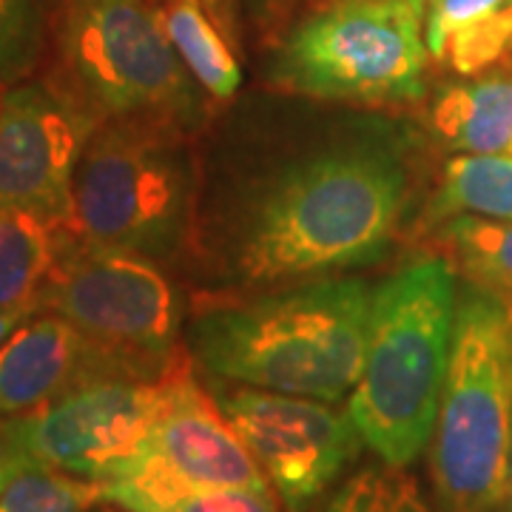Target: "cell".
<instances>
[{
    "mask_svg": "<svg viewBox=\"0 0 512 512\" xmlns=\"http://www.w3.org/2000/svg\"><path fill=\"white\" fill-rule=\"evenodd\" d=\"M103 487L106 501L126 512H282L271 490L197 487L148 473H120Z\"/></svg>",
    "mask_w": 512,
    "mask_h": 512,
    "instance_id": "cell-19",
    "label": "cell"
},
{
    "mask_svg": "<svg viewBox=\"0 0 512 512\" xmlns=\"http://www.w3.org/2000/svg\"><path fill=\"white\" fill-rule=\"evenodd\" d=\"M424 40L430 60L458 77L512 60V0H427Z\"/></svg>",
    "mask_w": 512,
    "mask_h": 512,
    "instance_id": "cell-15",
    "label": "cell"
},
{
    "mask_svg": "<svg viewBox=\"0 0 512 512\" xmlns=\"http://www.w3.org/2000/svg\"><path fill=\"white\" fill-rule=\"evenodd\" d=\"M430 231L467 285L512 302V220L453 217Z\"/></svg>",
    "mask_w": 512,
    "mask_h": 512,
    "instance_id": "cell-20",
    "label": "cell"
},
{
    "mask_svg": "<svg viewBox=\"0 0 512 512\" xmlns=\"http://www.w3.org/2000/svg\"><path fill=\"white\" fill-rule=\"evenodd\" d=\"M373 288L316 279L288 291L214 305L194 319L205 370L259 390L342 402L362 376Z\"/></svg>",
    "mask_w": 512,
    "mask_h": 512,
    "instance_id": "cell-2",
    "label": "cell"
},
{
    "mask_svg": "<svg viewBox=\"0 0 512 512\" xmlns=\"http://www.w3.org/2000/svg\"><path fill=\"white\" fill-rule=\"evenodd\" d=\"M458 274L444 256H424L373 291L362 376L348 416L365 447L410 467L427 450L450 367Z\"/></svg>",
    "mask_w": 512,
    "mask_h": 512,
    "instance_id": "cell-3",
    "label": "cell"
},
{
    "mask_svg": "<svg viewBox=\"0 0 512 512\" xmlns=\"http://www.w3.org/2000/svg\"><path fill=\"white\" fill-rule=\"evenodd\" d=\"M109 370L89 339L60 313L29 316L0 345V416H26Z\"/></svg>",
    "mask_w": 512,
    "mask_h": 512,
    "instance_id": "cell-13",
    "label": "cell"
},
{
    "mask_svg": "<svg viewBox=\"0 0 512 512\" xmlns=\"http://www.w3.org/2000/svg\"><path fill=\"white\" fill-rule=\"evenodd\" d=\"M504 512H512V447H510V467H507V498H504Z\"/></svg>",
    "mask_w": 512,
    "mask_h": 512,
    "instance_id": "cell-28",
    "label": "cell"
},
{
    "mask_svg": "<svg viewBox=\"0 0 512 512\" xmlns=\"http://www.w3.org/2000/svg\"><path fill=\"white\" fill-rule=\"evenodd\" d=\"M157 15L185 69L214 100H231L242 83L239 60L228 35L200 0H157Z\"/></svg>",
    "mask_w": 512,
    "mask_h": 512,
    "instance_id": "cell-18",
    "label": "cell"
},
{
    "mask_svg": "<svg viewBox=\"0 0 512 512\" xmlns=\"http://www.w3.org/2000/svg\"><path fill=\"white\" fill-rule=\"evenodd\" d=\"M100 120L63 86L23 83L0 100V205L60 225L83 148Z\"/></svg>",
    "mask_w": 512,
    "mask_h": 512,
    "instance_id": "cell-11",
    "label": "cell"
},
{
    "mask_svg": "<svg viewBox=\"0 0 512 512\" xmlns=\"http://www.w3.org/2000/svg\"><path fill=\"white\" fill-rule=\"evenodd\" d=\"M32 461L35 458L26 450V444H23L18 419L15 416H9V419L0 416V493Z\"/></svg>",
    "mask_w": 512,
    "mask_h": 512,
    "instance_id": "cell-24",
    "label": "cell"
},
{
    "mask_svg": "<svg viewBox=\"0 0 512 512\" xmlns=\"http://www.w3.org/2000/svg\"><path fill=\"white\" fill-rule=\"evenodd\" d=\"M510 447L512 302L470 285L427 444L439 512H504Z\"/></svg>",
    "mask_w": 512,
    "mask_h": 512,
    "instance_id": "cell-4",
    "label": "cell"
},
{
    "mask_svg": "<svg viewBox=\"0 0 512 512\" xmlns=\"http://www.w3.org/2000/svg\"><path fill=\"white\" fill-rule=\"evenodd\" d=\"M217 402L291 512L328 493L365 447L348 410L322 399L239 384Z\"/></svg>",
    "mask_w": 512,
    "mask_h": 512,
    "instance_id": "cell-9",
    "label": "cell"
},
{
    "mask_svg": "<svg viewBox=\"0 0 512 512\" xmlns=\"http://www.w3.org/2000/svg\"><path fill=\"white\" fill-rule=\"evenodd\" d=\"M407 174L382 146H342L276 174L239 231L245 288L316 282L382 259L402 225Z\"/></svg>",
    "mask_w": 512,
    "mask_h": 512,
    "instance_id": "cell-1",
    "label": "cell"
},
{
    "mask_svg": "<svg viewBox=\"0 0 512 512\" xmlns=\"http://www.w3.org/2000/svg\"><path fill=\"white\" fill-rule=\"evenodd\" d=\"M427 0H313L279 37L276 89L328 103L404 106L427 92Z\"/></svg>",
    "mask_w": 512,
    "mask_h": 512,
    "instance_id": "cell-5",
    "label": "cell"
},
{
    "mask_svg": "<svg viewBox=\"0 0 512 512\" xmlns=\"http://www.w3.org/2000/svg\"><path fill=\"white\" fill-rule=\"evenodd\" d=\"M177 128L103 120L83 148L69 217L57 228L134 254H171L191 214V177Z\"/></svg>",
    "mask_w": 512,
    "mask_h": 512,
    "instance_id": "cell-8",
    "label": "cell"
},
{
    "mask_svg": "<svg viewBox=\"0 0 512 512\" xmlns=\"http://www.w3.org/2000/svg\"><path fill=\"white\" fill-rule=\"evenodd\" d=\"M29 316H32L29 311H3V308H0V345H3V342H6Z\"/></svg>",
    "mask_w": 512,
    "mask_h": 512,
    "instance_id": "cell-27",
    "label": "cell"
},
{
    "mask_svg": "<svg viewBox=\"0 0 512 512\" xmlns=\"http://www.w3.org/2000/svg\"><path fill=\"white\" fill-rule=\"evenodd\" d=\"M299 0H251V9L259 18L262 26H276L279 20H285L293 12Z\"/></svg>",
    "mask_w": 512,
    "mask_h": 512,
    "instance_id": "cell-25",
    "label": "cell"
},
{
    "mask_svg": "<svg viewBox=\"0 0 512 512\" xmlns=\"http://www.w3.org/2000/svg\"><path fill=\"white\" fill-rule=\"evenodd\" d=\"M200 3L205 6V12L217 20V26H220L225 35L231 37L237 32L234 29V0H200Z\"/></svg>",
    "mask_w": 512,
    "mask_h": 512,
    "instance_id": "cell-26",
    "label": "cell"
},
{
    "mask_svg": "<svg viewBox=\"0 0 512 512\" xmlns=\"http://www.w3.org/2000/svg\"><path fill=\"white\" fill-rule=\"evenodd\" d=\"M57 254L55 225L26 208L0 205V308L40 313Z\"/></svg>",
    "mask_w": 512,
    "mask_h": 512,
    "instance_id": "cell-16",
    "label": "cell"
},
{
    "mask_svg": "<svg viewBox=\"0 0 512 512\" xmlns=\"http://www.w3.org/2000/svg\"><path fill=\"white\" fill-rule=\"evenodd\" d=\"M322 512H439L407 467L373 461L333 493Z\"/></svg>",
    "mask_w": 512,
    "mask_h": 512,
    "instance_id": "cell-22",
    "label": "cell"
},
{
    "mask_svg": "<svg viewBox=\"0 0 512 512\" xmlns=\"http://www.w3.org/2000/svg\"><path fill=\"white\" fill-rule=\"evenodd\" d=\"M453 217L512 220V157L450 154L424 220L436 228Z\"/></svg>",
    "mask_w": 512,
    "mask_h": 512,
    "instance_id": "cell-17",
    "label": "cell"
},
{
    "mask_svg": "<svg viewBox=\"0 0 512 512\" xmlns=\"http://www.w3.org/2000/svg\"><path fill=\"white\" fill-rule=\"evenodd\" d=\"M40 29V0H0V80H12L32 66Z\"/></svg>",
    "mask_w": 512,
    "mask_h": 512,
    "instance_id": "cell-23",
    "label": "cell"
},
{
    "mask_svg": "<svg viewBox=\"0 0 512 512\" xmlns=\"http://www.w3.org/2000/svg\"><path fill=\"white\" fill-rule=\"evenodd\" d=\"M120 473H148L197 487L274 493L251 450L222 413L220 402L205 393L185 359L171 370L168 402L151 430V439L143 453L114 476Z\"/></svg>",
    "mask_w": 512,
    "mask_h": 512,
    "instance_id": "cell-12",
    "label": "cell"
},
{
    "mask_svg": "<svg viewBox=\"0 0 512 512\" xmlns=\"http://www.w3.org/2000/svg\"><path fill=\"white\" fill-rule=\"evenodd\" d=\"M57 52L72 92L94 117L185 131L202 86L185 69L148 0H60Z\"/></svg>",
    "mask_w": 512,
    "mask_h": 512,
    "instance_id": "cell-6",
    "label": "cell"
},
{
    "mask_svg": "<svg viewBox=\"0 0 512 512\" xmlns=\"http://www.w3.org/2000/svg\"><path fill=\"white\" fill-rule=\"evenodd\" d=\"M424 123L441 151L512 157V60L447 83L430 100Z\"/></svg>",
    "mask_w": 512,
    "mask_h": 512,
    "instance_id": "cell-14",
    "label": "cell"
},
{
    "mask_svg": "<svg viewBox=\"0 0 512 512\" xmlns=\"http://www.w3.org/2000/svg\"><path fill=\"white\" fill-rule=\"evenodd\" d=\"M103 501V481L32 461L3 487L0 512H94Z\"/></svg>",
    "mask_w": 512,
    "mask_h": 512,
    "instance_id": "cell-21",
    "label": "cell"
},
{
    "mask_svg": "<svg viewBox=\"0 0 512 512\" xmlns=\"http://www.w3.org/2000/svg\"><path fill=\"white\" fill-rule=\"evenodd\" d=\"M94 512H126V510H123V507H117V504H111V501H103V504H100Z\"/></svg>",
    "mask_w": 512,
    "mask_h": 512,
    "instance_id": "cell-29",
    "label": "cell"
},
{
    "mask_svg": "<svg viewBox=\"0 0 512 512\" xmlns=\"http://www.w3.org/2000/svg\"><path fill=\"white\" fill-rule=\"evenodd\" d=\"M57 254L40 311L60 313L97 350L109 376L163 379L177 353L180 296L151 256L57 228Z\"/></svg>",
    "mask_w": 512,
    "mask_h": 512,
    "instance_id": "cell-7",
    "label": "cell"
},
{
    "mask_svg": "<svg viewBox=\"0 0 512 512\" xmlns=\"http://www.w3.org/2000/svg\"><path fill=\"white\" fill-rule=\"evenodd\" d=\"M168 387L171 373L163 379L106 376L15 419L35 461L106 481L143 453L168 402Z\"/></svg>",
    "mask_w": 512,
    "mask_h": 512,
    "instance_id": "cell-10",
    "label": "cell"
}]
</instances>
